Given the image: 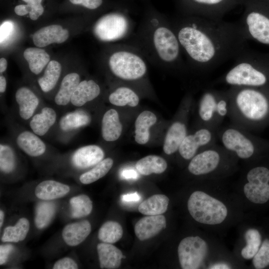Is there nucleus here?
Instances as JSON below:
<instances>
[{
    "label": "nucleus",
    "mask_w": 269,
    "mask_h": 269,
    "mask_svg": "<svg viewBox=\"0 0 269 269\" xmlns=\"http://www.w3.org/2000/svg\"><path fill=\"white\" fill-rule=\"evenodd\" d=\"M170 21L187 63L200 72L210 71L246 48L247 39L238 22L187 14Z\"/></svg>",
    "instance_id": "1"
},
{
    "label": "nucleus",
    "mask_w": 269,
    "mask_h": 269,
    "mask_svg": "<svg viewBox=\"0 0 269 269\" xmlns=\"http://www.w3.org/2000/svg\"><path fill=\"white\" fill-rule=\"evenodd\" d=\"M147 60L170 68H182V51L171 21L155 12L144 17L132 43Z\"/></svg>",
    "instance_id": "2"
},
{
    "label": "nucleus",
    "mask_w": 269,
    "mask_h": 269,
    "mask_svg": "<svg viewBox=\"0 0 269 269\" xmlns=\"http://www.w3.org/2000/svg\"><path fill=\"white\" fill-rule=\"evenodd\" d=\"M204 189L193 191L187 202L193 219L208 230L226 226L239 215V200L225 192L221 180H204Z\"/></svg>",
    "instance_id": "3"
},
{
    "label": "nucleus",
    "mask_w": 269,
    "mask_h": 269,
    "mask_svg": "<svg viewBox=\"0 0 269 269\" xmlns=\"http://www.w3.org/2000/svg\"><path fill=\"white\" fill-rule=\"evenodd\" d=\"M228 118L231 123L247 131L269 115V98L260 88L231 87Z\"/></svg>",
    "instance_id": "4"
},
{
    "label": "nucleus",
    "mask_w": 269,
    "mask_h": 269,
    "mask_svg": "<svg viewBox=\"0 0 269 269\" xmlns=\"http://www.w3.org/2000/svg\"><path fill=\"white\" fill-rule=\"evenodd\" d=\"M239 159L217 143L197 153L189 160L188 172L203 180H222L238 169Z\"/></svg>",
    "instance_id": "5"
},
{
    "label": "nucleus",
    "mask_w": 269,
    "mask_h": 269,
    "mask_svg": "<svg viewBox=\"0 0 269 269\" xmlns=\"http://www.w3.org/2000/svg\"><path fill=\"white\" fill-rule=\"evenodd\" d=\"M233 66L218 82L230 87L261 88L269 82V60L247 48L235 58Z\"/></svg>",
    "instance_id": "6"
},
{
    "label": "nucleus",
    "mask_w": 269,
    "mask_h": 269,
    "mask_svg": "<svg viewBox=\"0 0 269 269\" xmlns=\"http://www.w3.org/2000/svg\"><path fill=\"white\" fill-rule=\"evenodd\" d=\"M219 244L207 235L189 236L182 239L177 248V255L182 269H212L214 265L227 259Z\"/></svg>",
    "instance_id": "7"
},
{
    "label": "nucleus",
    "mask_w": 269,
    "mask_h": 269,
    "mask_svg": "<svg viewBox=\"0 0 269 269\" xmlns=\"http://www.w3.org/2000/svg\"><path fill=\"white\" fill-rule=\"evenodd\" d=\"M112 50L107 64L115 78L128 82L143 79L147 72V59L137 47L132 43H122Z\"/></svg>",
    "instance_id": "8"
},
{
    "label": "nucleus",
    "mask_w": 269,
    "mask_h": 269,
    "mask_svg": "<svg viewBox=\"0 0 269 269\" xmlns=\"http://www.w3.org/2000/svg\"><path fill=\"white\" fill-rule=\"evenodd\" d=\"M230 107L229 89H207L202 94L197 105L198 124L219 129L226 117Z\"/></svg>",
    "instance_id": "9"
},
{
    "label": "nucleus",
    "mask_w": 269,
    "mask_h": 269,
    "mask_svg": "<svg viewBox=\"0 0 269 269\" xmlns=\"http://www.w3.org/2000/svg\"><path fill=\"white\" fill-rule=\"evenodd\" d=\"M222 145L239 160L251 162L256 156L260 143L248 131L231 124L221 126L217 132Z\"/></svg>",
    "instance_id": "10"
},
{
    "label": "nucleus",
    "mask_w": 269,
    "mask_h": 269,
    "mask_svg": "<svg viewBox=\"0 0 269 269\" xmlns=\"http://www.w3.org/2000/svg\"><path fill=\"white\" fill-rule=\"evenodd\" d=\"M242 200L263 204L269 200V168L264 165L246 163L239 182Z\"/></svg>",
    "instance_id": "11"
},
{
    "label": "nucleus",
    "mask_w": 269,
    "mask_h": 269,
    "mask_svg": "<svg viewBox=\"0 0 269 269\" xmlns=\"http://www.w3.org/2000/svg\"><path fill=\"white\" fill-rule=\"evenodd\" d=\"M134 23L123 12H113L103 15L94 23V36L104 42H116L128 38L132 33Z\"/></svg>",
    "instance_id": "12"
},
{
    "label": "nucleus",
    "mask_w": 269,
    "mask_h": 269,
    "mask_svg": "<svg viewBox=\"0 0 269 269\" xmlns=\"http://www.w3.org/2000/svg\"><path fill=\"white\" fill-rule=\"evenodd\" d=\"M238 22L246 39L269 46V14L256 6L254 0H246Z\"/></svg>",
    "instance_id": "13"
},
{
    "label": "nucleus",
    "mask_w": 269,
    "mask_h": 269,
    "mask_svg": "<svg viewBox=\"0 0 269 269\" xmlns=\"http://www.w3.org/2000/svg\"><path fill=\"white\" fill-rule=\"evenodd\" d=\"M218 129L198 124L197 128L188 134L181 142L177 152L181 158L190 160L203 149L216 143Z\"/></svg>",
    "instance_id": "14"
},
{
    "label": "nucleus",
    "mask_w": 269,
    "mask_h": 269,
    "mask_svg": "<svg viewBox=\"0 0 269 269\" xmlns=\"http://www.w3.org/2000/svg\"><path fill=\"white\" fill-rule=\"evenodd\" d=\"M187 15L222 19L228 12L246 0H181Z\"/></svg>",
    "instance_id": "15"
},
{
    "label": "nucleus",
    "mask_w": 269,
    "mask_h": 269,
    "mask_svg": "<svg viewBox=\"0 0 269 269\" xmlns=\"http://www.w3.org/2000/svg\"><path fill=\"white\" fill-rule=\"evenodd\" d=\"M92 117L87 111L81 108L68 112L59 119L57 131L60 136H69L90 124Z\"/></svg>",
    "instance_id": "16"
},
{
    "label": "nucleus",
    "mask_w": 269,
    "mask_h": 269,
    "mask_svg": "<svg viewBox=\"0 0 269 269\" xmlns=\"http://www.w3.org/2000/svg\"><path fill=\"white\" fill-rule=\"evenodd\" d=\"M104 156V151L100 146L89 144L75 150L71 155L70 161L74 167L84 169L96 165Z\"/></svg>",
    "instance_id": "17"
},
{
    "label": "nucleus",
    "mask_w": 269,
    "mask_h": 269,
    "mask_svg": "<svg viewBox=\"0 0 269 269\" xmlns=\"http://www.w3.org/2000/svg\"><path fill=\"white\" fill-rule=\"evenodd\" d=\"M32 131L24 130L16 133L15 143L17 147L27 155L37 157L47 151L45 142Z\"/></svg>",
    "instance_id": "18"
},
{
    "label": "nucleus",
    "mask_w": 269,
    "mask_h": 269,
    "mask_svg": "<svg viewBox=\"0 0 269 269\" xmlns=\"http://www.w3.org/2000/svg\"><path fill=\"white\" fill-rule=\"evenodd\" d=\"M15 100L19 118L23 121H29L40 106V100L30 88L23 86L17 89Z\"/></svg>",
    "instance_id": "19"
},
{
    "label": "nucleus",
    "mask_w": 269,
    "mask_h": 269,
    "mask_svg": "<svg viewBox=\"0 0 269 269\" xmlns=\"http://www.w3.org/2000/svg\"><path fill=\"white\" fill-rule=\"evenodd\" d=\"M69 36V31L59 24H52L41 27L35 31L32 36L34 44L43 47L52 43H62Z\"/></svg>",
    "instance_id": "20"
},
{
    "label": "nucleus",
    "mask_w": 269,
    "mask_h": 269,
    "mask_svg": "<svg viewBox=\"0 0 269 269\" xmlns=\"http://www.w3.org/2000/svg\"><path fill=\"white\" fill-rule=\"evenodd\" d=\"M178 118L169 126L164 140L163 150L167 155L177 152L181 142L187 134L185 116Z\"/></svg>",
    "instance_id": "21"
},
{
    "label": "nucleus",
    "mask_w": 269,
    "mask_h": 269,
    "mask_svg": "<svg viewBox=\"0 0 269 269\" xmlns=\"http://www.w3.org/2000/svg\"><path fill=\"white\" fill-rule=\"evenodd\" d=\"M166 220L163 215H148L139 220L134 226V233L140 241L153 237L164 230Z\"/></svg>",
    "instance_id": "22"
},
{
    "label": "nucleus",
    "mask_w": 269,
    "mask_h": 269,
    "mask_svg": "<svg viewBox=\"0 0 269 269\" xmlns=\"http://www.w3.org/2000/svg\"><path fill=\"white\" fill-rule=\"evenodd\" d=\"M57 114L52 107L44 106L29 121L30 130L39 136L46 135L57 123Z\"/></svg>",
    "instance_id": "23"
},
{
    "label": "nucleus",
    "mask_w": 269,
    "mask_h": 269,
    "mask_svg": "<svg viewBox=\"0 0 269 269\" xmlns=\"http://www.w3.org/2000/svg\"><path fill=\"white\" fill-rule=\"evenodd\" d=\"M101 92V87L95 80H82L73 94L70 104L74 107L81 108L98 98Z\"/></svg>",
    "instance_id": "24"
},
{
    "label": "nucleus",
    "mask_w": 269,
    "mask_h": 269,
    "mask_svg": "<svg viewBox=\"0 0 269 269\" xmlns=\"http://www.w3.org/2000/svg\"><path fill=\"white\" fill-rule=\"evenodd\" d=\"M262 238L260 231L253 227L246 228L239 247V258L244 260H252L262 244Z\"/></svg>",
    "instance_id": "25"
},
{
    "label": "nucleus",
    "mask_w": 269,
    "mask_h": 269,
    "mask_svg": "<svg viewBox=\"0 0 269 269\" xmlns=\"http://www.w3.org/2000/svg\"><path fill=\"white\" fill-rule=\"evenodd\" d=\"M123 126L118 112L110 109L103 115L101 121V135L106 141L112 142L120 137Z\"/></svg>",
    "instance_id": "26"
},
{
    "label": "nucleus",
    "mask_w": 269,
    "mask_h": 269,
    "mask_svg": "<svg viewBox=\"0 0 269 269\" xmlns=\"http://www.w3.org/2000/svg\"><path fill=\"white\" fill-rule=\"evenodd\" d=\"M81 81L80 75L76 72L66 74L62 79L59 88L54 96V103L59 107L70 104L71 98Z\"/></svg>",
    "instance_id": "27"
},
{
    "label": "nucleus",
    "mask_w": 269,
    "mask_h": 269,
    "mask_svg": "<svg viewBox=\"0 0 269 269\" xmlns=\"http://www.w3.org/2000/svg\"><path fill=\"white\" fill-rule=\"evenodd\" d=\"M91 231L90 223L84 220L67 225L63 230L62 236L68 245L76 246L87 238Z\"/></svg>",
    "instance_id": "28"
},
{
    "label": "nucleus",
    "mask_w": 269,
    "mask_h": 269,
    "mask_svg": "<svg viewBox=\"0 0 269 269\" xmlns=\"http://www.w3.org/2000/svg\"><path fill=\"white\" fill-rule=\"evenodd\" d=\"M97 249L101 269H115L120 266L123 255L116 247L103 242L98 244Z\"/></svg>",
    "instance_id": "29"
},
{
    "label": "nucleus",
    "mask_w": 269,
    "mask_h": 269,
    "mask_svg": "<svg viewBox=\"0 0 269 269\" xmlns=\"http://www.w3.org/2000/svg\"><path fill=\"white\" fill-rule=\"evenodd\" d=\"M70 190L67 185L53 180H46L36 186L35 194L40 199L51 200L64 196Z\"/></svg>",
    "instance_id": "30"
},
{
    "label": "nucleus",
    "mask_w": 269,
    "mask_h": 269,
    "mask_svg": "<svg viewBox=\"0 0 269 269\" xmlns=\"http://www.w3.org/2000/svg\"><path fill=\"white\" fill-rule=\"evenodd\" d=\"M157 121L155 115L149 111H144L140 113L135 121V141L139 144L146 143L149 139L150 128Z\"/></svg>",
    "instance_id": "31"
},
{
    "label": "nucleus",
    "mask_w": 269,
    "mask_h": 269,
    "mask_svg": "<svg viewBox=\"0 0 269 269\" xmlns=\"http://www.w3.org/2000/svg\"><path fill=\"white\" fill-rule=\"evenodd\" d=\"M28 64L30 71L35 75L39 74L50 62L48 53L40 47H28L23 53Z\"/></svg>",
    "instance_id": "32"
},
{
    "label": "nucleus",
    "mask_w": 269,
    "mask_h": 269,
    "mask_svg": "<svg viewBox=\"0 0 269 269\" xmlns=\"http://www.w3.org/2000/svg\"><path fill=\"white\" fill-rule=\"evenodd\" d=\"M62 72L61 64L56 60H51L46 66L42 76L37 80L41 91L45 93L51 91L56 86Z\"/></svg>",
    "instance_id": "33"
},
{
    "label": "nucleus",
    "mask_w": 269,
    "mask_h": 269,
    "mask_svg": "<svg viewBox=\"0 0 269 269\" xmlns=\"http://www.w3.org/2000/svg\"><path fill=\"white\" fill-rule=\"evenodd\" d=\"M110 104L116 106H136L139 101L137 94L129 87L121 86L114 90L109 95Z\"/></svg>",
    "instance_id": "34"
},
{
    "label": "nucleus",
    "mask_w": 269,
    "mask_h": 269,
    "mask_svg": "<svg viewBox=\"0 0 269 269\" xmlns=\"http://www.w3.org/2000/svg\"><path fill=\"white\" fill-rule=\"evenodd\" d=\"M135 166L139 173L146 176L152 173H163L167 168V163L159 156L149 155L138 160Z\"/></svg>",
    "instance_id": "35"
},
{
    "label": "nucleus",
    "mask_w": 269,
    "mask_h": 269,
    "mask_svg": "<svg viewBox=\"0 0 269 269\" xmlns=\"http://www.w3.org/2000/svg\"><path fill=\"white\" fill-rule=\"evenodd\" d=\"M169 202V198L165 195H153L142 202L138 210L145 215H161L166 211Z\"/></svg>",
    "instance_id": "36"
},
{
    "label": "nucleus",
    "mask_w": 269,
    "mask_h": 269,
    "mask_svg": "<svg viewBox=\"0 0 269 269\" xmlns=\"http://www.w3.org/2000/svg\"><path fill=\"white\" fill-rule=\"evenodd\" d=\"M113 159L108 157L103 159L94 166L91 169L82 174L79 180L84 184L92 183L106 175L113 166Z\"/></svg>",
    "instance_id": "37"
},
{
    "label": "nucleus",
    "mask_w": 269,
    "mask_h": 269,
    "mask_svg": "<svg viewBox=\"0 0 269 269\" xmlns=\"http://www.w3.org/2000/svg\"><path fill=\"white\" fill-rule=\"evenodd\" d=\"M29 229V223L25 218H20L14 226L6 227L1 240L3 242H15L25 239Z\"/></svg>",
    "instance_id": "38"
},
{
    "label": "nucleus",
    "mask_w": 269,
    "mask_h": 269,
    "mask_svg": "<svg viewBox=\"0 0 269 269\" xmlns=\"http://www.w3.org/2000/svg\"><path fill=\"white\" fill-rule=\"evenodd\" d=\"M14 146L6 141L0 144V169L5 174H9L15 168L16 164V153Z\"/></svg>",
    "instance_id": "39"
},
{
    "label": "nucleus",
    "mask_w": 269,
    "mask_h": 269,
    "mask_svg": "<svg viewBox=\"0 0 269 269\" xmlns=\"http://www.w3.org/2000/svg\"><path fill=\"white\" fill-rule=\"evenodd\" d=\"M56 205L52 202H41L36 207L34 222L36 227L43 229L52 220L56 212Z\"/></svg>",
    "instance_id": "40"
},
{
    "label": "nucleus",
    "mask_w": 269,
    "mask_h": 269,
    "mask_svg": "<svg viewBox=\"0 0 269 269\" xmlns=\"http://www.w3.org/2000/svg\"><path fill=\"white\" fill-rule=\"evenodd\" d=\"M123 230L121 225L115 221H110L105 223L98 232L99 239L104 243H115L123 236Z\"/></svg>",
    "instance_id": "41"
},
{
    "label": "nucleus",
    "mask_w": 269,
    "mask_h": 269,
    "mask_svg": "<svg viewBox=\"0 0 269 269\" xmlns=\"http://www.w3.org/2000/svg\"><path fill=\"white\" fill-rule=\"evenodd\" d=\"M71 216L80 218L89 215L93 208L92 202L86 195H80L71 198Z\"/></svg>",
    "instance_id": "42"
},
{
    "label": "nucleus",
    "mask_w": 269,
    "mask_h": 269,
    "mask_svg": "<svg viewBox=\"0 0 269 269\" xmlns=\"http://www.w3.org/2000/svg\"><path fill=\"white\" fill-rule=\"evenodd\" d=\"M255 269H263L269 266V239H266L252 259Z\"/></svg>",
    "instance_id": "43"
},
{
    "label": "nucleus",
    "mask_w": 269,
    "mask_h": 269,
    "mask_svg": "<svg viewBox=\"0 0 269 269\" xmlns=\"http://www.w3.org/2000/svg\"><path fill=\"white\" fill-rule=\"evenodd\" d=\"M26 2L31 9L29 13L30 18L32 20H37L44 12V8L41 4L42 0H22Z\"/></svg>",
    "instance_id": "44"
},
{
    "label": "nucleus",
    "mask_w": 269,
    "mask_h": 269,
    "mask_svg": "<svg viewBox=\"0 0 269 269\" xmlns=\"http://www.w3.org/2000/svg\"><path fill=\"white\" fill-rule=\"evenodd\" d=\"M78 265L70 258H64L58 260L54 265L53 269H77Z\"/></svg>",
    "instance_id": "45"
},
{
    "label": "nucleus",
    "mask_w": 269,
    "mask_h": 269,
    "mask_svg": "<svg viewBox=\"0 0 269 269\" xmlns=\"http://www.w3.org/2000/svg\"><path fill=\"white\" fill-rule=\"evenodd\" d=\"M74 4H81L84 7L89 9H96L99 8L103 3V0H69Z\"/></svg>",
    "instance_id": "46"
},
{
    "label": "nucleus",
    "mask_w": 269,
    "mask_h": 269,
    "mask_svg": "<svg viewBox=\"0 0 269 269\" xmlns=\"http://www.w3.org/2000/svg\"><path fill=\"white\" fill-rule=\"evenodd\" d=\"M14 247L11 244L1 245L0 246V265L6 263L8 256L13 250Z\"/></svg>",
    "instance_id": "47"
},
{
    "label": "nucleus",
    "mask_w": 269,
    "mask_h": 269,
    "mask_svg": "<svg viewBox=\"0 0 269 269\" xmlns=\"http://www.w3.org/2000/svg\"><path fill=\"white\" fill-rule=\"evenodd\" d=\"M12 24L10 21H5L0 26V42H3L7 38L13 29Z\"/></svg>",
    "instance_id": "48"
},
{
    "label": "nucleus",
    "mask_w": 269,
    "mask_h": 269,
    "mask_svg": "<svg viewBox=\"0 0 269 269\" xmlns=\"http://www.w3.org/2000/svg\"><path fill=\"white\" fill-rule=\"evenodd\" d=\"M14 10L17 15L23 16L29 14L31 12V9L27 4H19L14 7Z\"/></svg>",
    "instance_id": "49"
},
{
    "label": "nucleus",
    "mask_w": 269,
    "mask_h": 269,
    "mask_svg": "<svg viewBox=\"0 0 269 269\" xmlns=\"http://www.w3.org/2000/svg\"><path fill=\"white\" fill-rule=\"evenodd\" d=\"M121 199L122 201L126 202H135L139 201L140 196L137 192H134L123 195L121 196Z\"/></svg>",
    "instance_id": "50"
},
{
    "label": "nucleus",
    "mask_w": 269,
    "mask_h": 269,
    "mask_svg": "<svg viewBox=\"0 0 269 269\" xmlns=\"http://www.w3.org/2000/svg\"><path fill=\"white\" fill-rule=\"evenodd\" d=\"M121 175L125 179H135L137 178V174L134 170H125L123 171Z\"/></svg>",
    "instance_id": "51"
},
{
    "label": "nucleus",
    "mask_w": 269,
    "mask_h": 269,
    "mask_svg": "<svg viewBox=\"0 0 269 269\" xmlns=\"http://www.w3.org/2000/svg\"><path fill=\"white\" fill-rule=\"evenodd\" d=\"M6 88V80L5 77L2 75L0 76V93L3 94L5 92Z\"/></svg>",
    "instance_id": "52"
},
{
    "label": "nucleus",
    "mask_w": 269,
    "mask_h": 269,
    "mask_svg": "<svg viewBox=\"0 0 269 269\" xmlns=\"http://www.w3.org/2000/svg\"><path fill=\"white\" fill-rule=\"evenodd\" d=\"M7 63L6 59L3 57L0 59V74L4 72L7 68Z\"/></svg>",
    "instance_id": "53"
},
{
    "label": "nucleus",
    "mask_w": 269,
    "mask_h": 269,
    "mask_svg": "<svg viewBox=\"0 0 269 269\" xmlns=\"http://www.w3.org/2000/svg\"><path fill=\"white\" fill-rule=\"evenodd\" d=\"M4 219V213L2 210L0 211V227H1Z\"/></svg>",
    "instance_id": "54"
}]
</instances>
